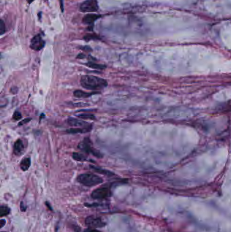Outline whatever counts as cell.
<instances>
[{"mask_svg": "<svg viewBox=\"0 0 231 232\" xmlns=\"http://www.w3.org/2000/svg\"><path fill=\"white\" fill-rule=\"evenodd\" d=\"M5 31H6V28H5V23L4 21L1 19V20H0V32H1L0 34L2 35L3 34H5Z\"/></svg>", "mask_w": 231, "mask_h": 232, "instance_id": "obj_20", "label": "cell"}, {"mask_svg": "<svg viewBox=\"0 0 231 232\" xmlns=\"http://www.w3.org/2000/svg\"><path fill=\"white\" fill-rule=\"evenodd\" d=\"M81 49L83 50L84 51H88L90 52L92 51V48H90V46H84V47H81Z\"/></svg>", "mask_w": 231, "mask_h": 232, "instance_id": "obj_24", "label": "cell"}, {"mask_svg": "<svg viewBox=\"0 0 231 232\" xmlns=\"http://www.w3.org/2000/svg\"><path fill=\"white\" fill-rule=\"evenodd\" d=\"M31 118H27V119H24V120H23V121H21V122H20L18 124V126H21V125H23V124H26L27 122H29V121L31 120Z\"/></svg>", "mask_w": 231, "mask_h": 232, "instance_id": "obj_23", "label": "cell"}, {"mask_svg": "<svg viewBox=\"0 0 231 232\" xmlns=\"http://www.w3.org/2000/svg\"><path fill=\"white\" fill-rule=\"evenodd\" d=\"M84 39L86 41H90V40H100V37L98 36L96 34H87L85 35L84 37Z\"/></svg>", "mask_w": 231, "mask_h": 232, "instance_id": "obj_18", "label": "cell"}, {"mask_svg": "<svg viewBox=\"0 0 231 232\" xmlns=\"http://www.w3.org/2000/svg\"><path fill=\"white\" fill-rule=\"evenodd\" d=\"M26 209H27V206L24 205V204L23 201H22V202L21 203V210L22 211L24 212V211H26Z\"/></svg>", "mask_w": 231, "mask_h": 232, "instance_id": "obj_25", "label": "cell"}, {"mask_svg": "<svg viewBox=\"0 0 231 232\" xmlns=\"http://www.w3.org/2000/svg\"><path fill=\"white\" fill-rule=\"evenodd\" d=\"M78 117L81 119H85V120H94L95 116L93 114H81L78 115Z\"/></svg>", "mask_w": 231, "mask_h": 232, "instance_id": "obj_19", "label": "cell"}, {"mask_svg": "<svg viewBox=\"0 0 231 232\" xmlns=\"http://www.w3.org/2000/svg\"><path fill=\"white\" fill-rule=\"evenodd\" d=\"M85 57H86V55L84 54H78V56H77L78 59H84Z\"/></svg>", "mask_w": 231, "mask_h": 232, "instance_id": "obj_30", "label": "cell"}, {"mask_svg": "<svg viewBox=\"0 0 231 232\" xmlns=\"http://www.w3.org/2000/svg\"><path fill=\"white\" fill-rule=\"evenodd\" d=\"M78 148L81 151H84L87 153H91L93 156L98 157V158H102L103 155L100 151L96 150V149L93 147L92 143L89 138H85V139L79 143Z\"/></svg>", "mask_w": 231, "mask_h": 232, "instance_id": "obj_3", "label": "cell"}, {"mask_svg": "<svg viewBox=\"0 0 231 232\" xmlns=\"http://www.w3.org/2000/svg\"><path fill=\"white\" fill-rule=\"evenodd\" d=\"M25 147L21 139H18L14 145V153L17 156H21L24 152Z\"/></svg>", "mask_w": 231, "mask_h": 232, "instance_id": "obj_9", "label": "cell"}, {"mask_svg": "<svg viewBox=\"0 0 231 232\" xmlns=\"http://www.w3.org/2000/svg\"><path fill=\"white\" fill-rule=\"evenodd\" d=\"M82 87L88 90H99L107 86L108 83L106 80L94 76H84L80 80Z\"/></svg>", "mask_w": 231, "mask_h": 232, "instance_id": "obj_1", "label": "cell"}, {"mask_svg": "<svg viewBox=\"0 0 231 232\" xmlns=\"http://www.w3.org/2000/svg\"><path fill=\"white\" fill-rule=\"evenodd\" d=\"M31 166V159L29 157H25L21 162V168L23 171H27Z\"/></svg>", "mask_w": 231, "mask_h": 232, "instance_id": "obj_13", "label": "cell"}, {"mask_svg": "<svg viewBox=\"0 0 231 232\" xmlns=\"http://www.w3.org/2000/svg\"><path fill=\"white\" fill-rule=\"evenodd\" d=\"M10 209L9 207L6 206H2L0 208V216L1 217H5L7 216L10 214Z\"/></svg>", "mask_w": 231, "mask_h": 232, "instance_id": "obj_17", "label": "cell"}, {"mask_svg": "<svg viewBox=\"0 0 231 232\" xmlns=\"http://www.w3.org/2000/svg\"><path fill=\"white\" fill-rule=\"evenodd\" d=\"M46 205H47V206H48V208H49V210H51V211H52V208H51V206H50V204H48V202H46Z\"/></svg>", "mask_w": 231, "mask_h": 232, "instance_id": "obj_31", "label": "cell"}, {"mask_svg": "<svg viewBox=\"0 0 231 232\" xmlns=\"http://www.w3.org/2000/svg\"><path fill=\"white\" fill-rule=\"evenodd\" d=\"M2 232H4V231H2Z\"/></svg>", "mask_w": 231, "mask_h": 232, "instance_id": "obj_35", "label": "cell"}, {"mask_svg": "<svg viewBox=\"0 0 231 232\" xmlns=\"http://www.w3.org/2000/svg\"><path fill=\"white\" fill-rule=\"evenodd\" d=\"M85 205L87 207H97L100 206V204L98 203H92V204H85Z\"/></svg>", "mask_w": 231, "mask_h": 232, "instance_id": "obj_22", "label": "cell"}, {"mask_svg": "<svg viewBox=\"0 0 231 232\" xmlns=\"http://www.w3.org/2000/svg\"><path fill=\"white\" fill-rule=\"evenodd\" d=\"M111 195V192L109 187H100L93 190L91 197L94 200H103L109 198Z\"/></svg>", "mask_w": 231, "mask_h": 232, "instance_id": "obj_5", "label": "cell"}, {"mask_svg": "<svg viewBox=\"0 0 231 232\" xmlns=\"http://www.w3.org/2000/svg\"><path fill=\"white\" fill-rule=\"evenodd\" d=\"M73 158L75 160H77V161L80 162H84L87 160V157L84 154L80 153L74 152L73 154Z\"/></svg>", "mask_w": 231, "mask_h": 232, "instance_id": "obj_16", "label": "cell"}, {"mask_svg": "<svg viewBox=\"0 0 231 232\" xmlns=\"http://www.w3.org/2000/svg\"><path fill=\"white\" fill-rule=\"evenodd\" d=\"M44 1H48V0H44Z\"/></svg>", "mask_w": 231, "mask_h": 232, "instance_id": "obj_34", "label": "cell"}, {"mask_svg": "<svg viewBox=\"0 0 231 232\" xmlns=\"http://www.w3.org/2000/svg\"><path fill=\"white\" fill-rule=\"evenodd\" d=\"M90 168H92V169H93V170L95 171V172H97L98 173L100 174H103V175H106V176H113L115 174L113 172H111V171L109 170H104V169H102V168H98V167H95L93 166H90Z\"/></svg>", "mask_w": 231, "mask_h": 232, "instance_id": "obj_14", "label": "cell"}, {"mask_svg": "<svg viewBox=\"0 0 231 232\" xmlns=\"http://www.w3.org/2000/svg\"><path fill=\"white\" fill-rule=\"evenodd\" d=\"M60 2V9H61L62 12H64V5H63V0H59Z\"/></svg>", "mask_w": 231, "mask_h": 232, "instance_id": "obj_28", "label": "cell"}, {"mask_svg": "<svg viewBox=\"0 0 231 232\" xmlns=\"http://www.w3.org/2000/svg\"><path fill=\"white\" fill-rule=\"evenodd\" d=\"M5 223L6 221H5V219H1L0 221V228L4 227V226L5 225Z\"/></svg>", "mask_w": 231, "mask_h": 232, "instance_id": "obj_26", "label": "cell"}, {"mask_svg": "<svg viewBox=\"0 0 231 232\" xmlns=\"http://www.w3.org/2000/svg\"><path fill=\"white\" fill-rule=\"evenodd\" d=\"M85 222L87 227L92 229L101 228L106 225L105 222H104L101 218L94 216L87 217L85 220Z\"/></svg>", "mask_w": 231, "mask_h": 232, "instance_id": "obj_6", "label": "cell"}, {"mask_svg": "<svg viewBox=\"0 0 231 232\" xmlns=\"http://www.w3.org/2000/svg\"><path fill=\"white\" fill-rule=\"evenodd\" d=\"M73 229L74 231H75V232H80L81 231V229H80V227H79V226L74 225Z\"/></svg>", "mask_w": 231, "mask_h": 232, "instance_id": "obj_27", "label": "cell"}, {"mask_svg": "<svg viewBox=\"0 0 231 232\" xmlns=\"http://www.w3.org/2000/svg\"><path fill=\"white\" fill-rule=\"evenodd\" d=\"M21 118H22V115H21V114L20 112L18 111H15L14 113V114H13V119H14V120L18 121V120H20Z\"/></svg>", "mask_w": 231, "mask_h": 232, "instance_id": "obj_21", "label": "cell"}, {"mask_svg": "<svg viewBox=\"0 0 231 232\" xmlns=\"http://www.w3.org/2000/svg\"><path fill=\"white\" fill-rule=\"evenodd\" d=\"M77 181L79 183L87 187H92L98 185L103 182V179L100 176L92 173H85L79 175Z\"/></svg>", "mask_w": 231, "mask_h": 232, "instance_id": "obj_2", "label": "cell"}, {"mask_svg": "<svg viewBox=\"0 0 231 232\" xmlns=\"http://www.w3.org/2000/svg\"><path fill=\"white\" fill-rule=\"evenodd\" d=\"M92 129V126L86 127V128H71L67 130V132L71 134H76V133H84L90 131Z\"/></svg>", "mask_w": 231, "mask_h": 232, "instance_id": "obj_12", "label": "cell"}, {"mask_svg": "<svg viewBox=\"0 0 231 232\" xmlns=\"http://www.w3.org/2000/svg\"><path fill=\"white\" fill-rule=\"evenodd\" d=\"M41 14H42V12H41L39 14H38V16H39V19H40V20L41 19Z\"/></svg>", "mask_w": 231, "mask_h": 232, "instance_id": "obj_33", "label": "cell"}, {"mask_svg": "<svg viewBox=\"0 0 231 232\" xmlns=\"http://www.w3.org/2000/svg\"><path fill=\"white\" fill-rule=\"evenodd\" d=\"M100 17V14H88L83 18V23L86 24H90L93 25L94 22Z\"/></svg>", "mask_w": 231, "mask_h": 232, "instance_id": "obj_10", "label": "cell"}, {"mask_svg": "<svg viewBox=\"0 0 231 232\" xmlns=\"http://www.w3.org/2000/svg\"><path fill=\"white\" fill-rule=\"evenodd\" d=\"M98 92H97L89 93V92H84V91H83V90H77L75 91V92H74L73 95H74V96H75V97H77V98H87V97H90V96H91L93 95H96V94H98Z\"/></svg>", "mask_w": 231, "mask_h": 232, "instance_id": "obj_11", "label": "cell"}, {"mask_svg": "<svg viewBox=\"0 0 231 232\" xmlns=\"http://www.w3.org/2000/svg\"><path fill=\"white\" fill-rule=\"evenodd\" d=\"M86 65L87 66V67L92 69H106V65L98 64V63H95L92 61L87 63Z\"/></svg>", "mask_w": 231, "mask_h": 232, "instance_id": "obj_15", "label": "cell"}, {"mask_svg": "<svg viewBox=\"0 0 231 232\" xmlns=\"http://www.w3.org/2000/svg\"><path fill=\"white\" fill-rule=\"evenodd\" d=\"M79 9L82 12H96L99 9L97 0H86L80 5Z\"/></svg>", "mask_w": 231, "mask_h": 232, "instance_id": "obj_4", "label": "cell"}, {"mask_svg": "<svg viewBox=\"0 0 231 232\" xmlns=\"http://www.w3.org/2000/svg\"><path fill=\"white\" fill-rule=\"evenodd\" d=\"M85 232H100V231H98L96 229H92V228H89L88 230H87L85 231Z\"/></svg>", "mask_w": 231, "mask_h": 232, "instance_id": "obj_29", "label": "cell"}, {"mask_svg": "<svg viewBox=\"0 0 231 232\" xmlns=\"http://www.w3.org/2000/svg\"><path fill=\"white\" fill-rule=\"evenodd\" d=\"M67 123L68 125L73 127H82V128H86V127L91 126L88 123L86 122L83 120H79L78 119L73 118H69L67 120Z\"/></svg>", "mask_w": 231, "mask_h": 232, "instance_id": "obj_8", "label": "cell"}, {"mask_svg": "<svg viewBox=\"0 0 231 232\" xmlns=\"http://www.w3.org/2000/svg\"><path fill=\"white\" fill-rule=\"evenodd\" d=\"M27 2H28L29 4H31L32 2H33L35 1V0H27Z\"/></svg>", "mask_w": 231, "mask_h": 232, "instance_id": "obj_32", "label": "cell"}, {"mask_svg": "<svg viewBox=\"0 0 231 232\" xmlns=\"http://www.w3.org/2000/svg\"><path fill=\"white\" fill-rule=\"evenodd\" d=\"M45 41L43 40L40 34H37L32 38L30 44V47L35 51L41 50L45 46Z\"/></svg>", "mask_w": 231, "mask_h": 232, "instance_id": "obj_7", "label": "cell"}]
</instances>
